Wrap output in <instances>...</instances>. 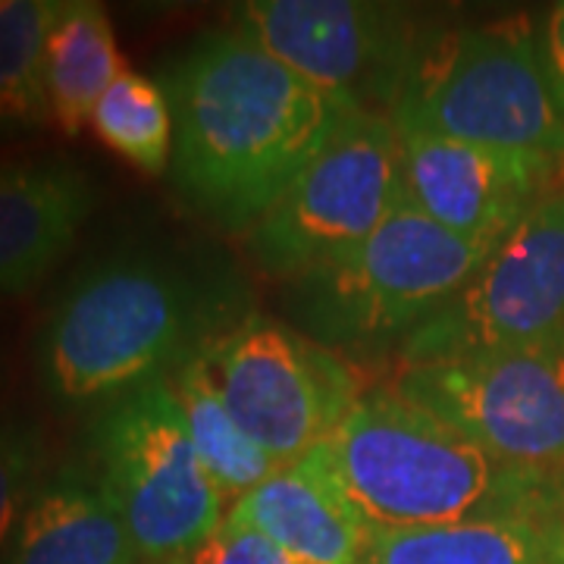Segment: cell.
Here are the masks:
<instances>
[{
  "label": "cell",
  "instance_id": "obj_1",
  "mask_svg": "<svg viewBox=\"0 0 564 564\" xmlns=\"http://www.w3.org/2000/svg\"><path fill=\"white\" fill-rule=\"evenodd\" d=\"M239 273L210 251L120 245L76 270L35 336L47 404L76 414L170 377L245 321Z\"/></svg>",
  "mask_w": 564,
  "mask_h": 564
},
{
  "label": "cell",
  "instance_id": "obj_2",
  "mask_svg": "<svg viewBox=\"0 0 564 564\" xmlns=\"http://www.w3.org/2000/svg\"><path fill=\"white\" fill-rule=\"evenodd\" d=\"M173 110L170 180L188 210L248 232L355 110L236 29H214L163 66Z\"/></svg>",
  "mask_w": 564,
  "mask_h": 564
},
{
  "label": "cell",
  "instance_id": "obj_3",
  "mask_svg": "<svg viewBox=\"0 0 564 564\" xmlns=\"http://www.w3.org/2000/svg\"><path fill=\"white\" fill-rule=\"evenodd\" d=\"M311 464L377 530L564 518V484L511 467L395 389L364 392Z\"/></svg>",
  "mask_w": 564,
  "mask_h": 564
},
{
  "label": "cell",
  "instance_id": "obj_4",
  "mask_svg": "<svg viewBox=\"0 0 564 564\" xmlns=\"http://www.w3.org/2000/svg\"><path fill=\"white\" fill-rule=\"evenodd\" d=\"M492 248L452 236L404 198L358 248L289 282L299 333L343 355L402 348Z\"/></svg>",
  "mask_w": 564,
  "mask_h": 564
},
{
  "label": "cell",
  "instance_id": "obj_5",
  "mask_svg": "<svg viewBox=\"0 0 564 564\" xmlns=\"http://www.w3.org/2000/svg\"><path fill=\"white\" fill-rule=\"evenodd\" d=\"M389 120L402 132L564 163V113L530 17L426 35Z\"/></svg>",
  "mask_w": 564,
  "mask_h": 564
},
{
  "label": "cell",
  "instance_id": "obj_6",
  "mask_svg": "<svg viewBox=\"0 0 564 564\" xmlns=\"http://www.w3.org/2000/svg\"><path fill=\"white\" fill-rule=\"evenodd\" d=\"M91 470L144 564L185 558L226 521L166 377L95 411L85 436Z\"/></svg>",
  "mask_w": 564,
  "mask_h": 564
},
{
  "label": "cell",
  "instance_id": "obj_7",
  "mask_svg": "<svg viewBox=\"0 0 564 564\" xmlns=\"http://www.w3.org/2000/svg\"><path fill=\"white\" fill-rule=\"evenodd\" d=\"M402 202V144L389 113L351 110L248 229L251 261L267 276L299 280L358 248Z\"/></svg>",
  "mask_w": 564,
  "mask_h": 564
},
{
  "label": "cell",
  "instance_id": "obj_8",
  "mask_svg": "<svg viewBox=\"0 0 564 564\" xmlns=\"http://www.w3.org/2000/svg\"><path fill=\"white\" fill-rule=\"evenodd\" d=\"M204 361L229 414L280 467L321 448L364 395L336 351L254 311Z\"/></svg>",
  "mask_w": 564,
  "mask_h": 564
},
{
  "label": "cell",
  "instance_id": "obj_9",
  "mask_svg": "<svg viewBox=\"0 0 564 564\" xmlns=\"http://www.w3.org/2000/svg\"><path fill=\"white\" fill-rule=\"evenodd\" d=\"M392 389L505 464L564 484V336L408 364Z\"/></svg>",
  "mask_w": 564,
  "mask_h": 564
},
{
  "label": "cell",
  "instance_id": "obj_10",
  "mask_svg": "<svg viewBox=\"0 0 564 564\" xmlns=\"http://www.w3.org/2000/svg\"><path fill=\"white\" fill-rule=\"evenodd\" d=\"M564 336V185L489 251L474 276L399 348L408 364L452 361Z\"/></svg>",
  "mask_w": 564,
  "mask_h": 564
},
{
  "label": "cell",
  "instance_id": "obj_11",
  "mask_svg": "<svg viewBox=\"0 0 564 564\" xmlns=\"http://www.w3.org/2000/svg\"><path fill=\"white\" fill-rule=\"evenodd\" d=\"M232 29L321 91L373 113L392 110L430 35L408 7L373 0H248Z\"/></svg>",
  "mask_w": 564,
  "mask_h": 564
},
{
  "label": "cell",
  "instance_id": "obj_12",
  "mask_svg": "<svg viewBox=\"0 0 564 564\" xmlns=\"http://www.w3.org/2000/svg\"><path fill=\"white\" fill-rule=\"evenodd\" d=\"M399 132L404 198L464 242L496 248L527 210L564 185V163L470 141Z\"/></svg>",
  "mask_w": 564,
  "mask_h": 564
},
{
  "label": "cell",
  "instance_id": "obj_13",
  "mask_svg": "<svg viewBox=\"0 0 564 564\" xmlns=\"http://www.w3.org/2000/svg\"><path fill=\"white\" fill-rule=\"evenodd\" d=\"M95 204L91 173L66 154L0 163V302L44 282L73 251Z\"/></svg>",
  "mask_w": 564,
  "mask_h": 564
},
{
  "label": "cell",
  "instance_id": "obj_14",
  "mask_svg": "<svg viewBox=\"0 0 564 564\" xmlns=\"http://www.w3.org/2000/svg\"><path fill=\"white\" fill-rule=\"evenodd\" d=\"M229 521L263 533L295 564H361L370 527L311 464L282 467L236 499Z\"/></svg>",
  "mask_w": 564,
  "mask_h": 564
},
{
  "label": "cell",
  "instance_id": "obj_15",
  "mask_svg": "<svg viewBox=\"0 0 564 564\" xmlns=\"http://www.w3.org/2000/svg\"><path fill=\"white\" fill-rule=\"evenodd\" d=\"M0 564H139V552L85 462H69L41 486Z\"/></svg>",
  "mask_w": 564,
  "mask_h": 564
},
{
  "label": "cell",
  "instance_id": "obj_16",
  "mask_svg": "<svg viewBox=\"0 0 564 564\" xmlns=\"http://www.w3.org/2000/svg\"><path fill=\"white\" fill-rule=\"evenodd\" d=\"M361 564H564V518L377 530Z\"/></svg>",
  "mask_w": 564,
  "mask_h": 564
},
{
  "label": "cell",
  "instance_id": "obj_17",
  "mask_svg": "<svg viewBox=\"0 0 564 564\" xmlns=\"http://www.w3.org/2000/svg\"><path fill=\"white\" fill-rule=\"evenodd\" d=\"M122 69L117 32L101 3L61 0L44 39V95L51 122L66 139L91 126V113Z\"/></svg>",
  "mask_w": 564,
  "mask_h": 564
},
{
  "label": "cell",
  "instance_id": "obj_18",
  "mask_svg": "<svg viewBox=\"0 0 564 564\" xmlns=\"http://www.w3.org/2000/svg\"><path fill=\"white\" fill-rule=\"evenodd\" d=\"M166 380L173 386V395L180 402L188 436L195 443L204 470L217 484L223 499L236 502L245 492L258 489L263 480H270L276 470H282L229 414V408L210 380L204 351L180 364Z\"/></svg>",
  "mask_w": 564,
  "mask_h": 564
},
{
  "label": "cell",
  "instance_id": "obj_19",
  "mask_svg": "<svg viewBox=\"0 0 564 564\" xmlns=\"http://www.w3.org/2000/svg\"><path fill=\"white\" fill-rule=\"evenodd\" d=\"M61 0H0V139L51 122L44 95V39Z\"/></svg>",
  "mask_w": 564,
  "mask_h": 564
},
{
  "label": "cell",
  "instance_id": "obj_20",
  "mask_svg": "<svg viewBox=\"0 0 564 564\" xmlns=\"http://www.w3.org/2000/svg\"><path fill=\"white\" fill-rule=\"evenodd\" d=\"M91 129L117 158L144 176L170 173L173 161V110L161 82L122 69L91 113Z\"/></svg>",
  "mask_w": 564,
  "mask_h": 564
},
{
  "label": "cell",
  "instance_id": "obj_21",
  "mask_svg": "<svg viewBox=\"0 0 564 564\" xmlns=\"http://www.w3.org/2000/svg\"><path fill=\"white\" fill-rule=\"evenodd\" d=\"M54 474V452L41 421L0 411V552L7 549L22 514Z\"/></svg>",
  "mask_w": 564,
  "mask_h": 564
},
{
  "label": "cell",
  "instance_id": "obj_22",
  "mask_svg": "<svg viewBox=\"0 0 564 564\" xmlns=\"http://www.w3.org/2000/svg\"><path fill=\"white\" fill-rule=\"evenodd\" d=\"M173 564H295L280 545H273L263 533L251 527L223 521L198 549Z\"/></svg>",
  "mask_w": 564,
  "mask_h": 564
},
{
  "label": "cell",
  "instance_id": "obj_23",
  "mask_svg": "<svg viewBox=\"0 0 564 564\" xmlns=\"http://www.w3.org/2000/svg\"><path fill=\"white\" fill-rule=\"evenodd\" d=\"M543 57H545V73L552 82V91H555V101L562 107L564 113V3H558L543 29Z\"/></svg>",
  "mask_w": 564,
  "mask_h": 564
},
{
  "label": "cell",
  "instance_id": "obj_24",
  "mask_svg": "<svg viewBox=\"0 0 564 564\" xmlns=\"http://www.w3.org/2000/svg\"><path fill=\"white\" fill-rule=\"evenodd\" d=\"M0 411H3V373H0Z\"/></svg>",
  "mask_w": 564,
  "mask_h": 564
},
{
  "label": "cell",
  "instance_id": "obj_25",
  "mask_svg": "<svg viewBox=\"0 0 564 564\" xmlns=\"http://www.w3.org/2000/svg\"><path fill=\"white\" fill-rule=\"evenodd\" d=\"M170 564H173V562H170Z\"/></svg>",
  "mask_w": 564,
  "mask_h": 564
}]
</instances>
